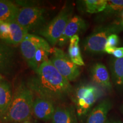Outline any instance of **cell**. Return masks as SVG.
<instances>
[{"instance_id":"1","label":"cell","mask_w":123,"mask_h":123,"mask_svg":"<svg viewBox=\"0 0 123 123\" xmlns=\"http://www.w3.org/2000/svg\"><path fill=\"white\" fill-rule=\"evenodd\" d=\"M35 74L26 85L38 96L55 103L63 100L73 93L70 81L59 73L50 59L43 63Z\"/></svg>"},{"instance_id":"2","label":"cell","mask_w":123,"mask_h":123,"mask_svg":"<svg viewBox=\"0 0 123 123\" xmlns=\"http://www.w3.org/2000/svg\"><path fill=\"white\" fill-rule=\"evenodd\" d=\"M34 93L22 82L15 91L11 104L1 122L21 123L33 115Z\"/></svg>"},{"instance_id":"3","label":"cell","mask_w":123,"mask_h":123,"mask_svg":"<svg viewBox=\"0 0 123 123\" xmlns=\"http://www.w3.org/2000/svg\"><path fill=\"white\" fill-rule=\"evenodd\" d=\"M122 31L123 24L121 21H116L97 27L86 38L83 43L84 51L91 54L104 53L109 37L112 34H117Z\"/></svg>"},{"instance_id":"4","label":"cell","mask_w":123,"mask_h":123,"mask_svg":"<svg viewBox=\"0 0 123 123\" xmlns=\"http://www.w3.org/2000/svg\"><path fill=\"white\" fill-rule=\"evenodd\" d=\"M71 7L65 6L50 22L39 29L38 34L51 46L58 43L67 23L72 17Z\"/></svg>"},{"instance_id":"5","label":"cell","mask_w":123,"mask_h":123,"mask_svg":"<svg viewBox=\"0 0 123 123\" xmlns=\"http://www.w3.org/2000/svg\"><path fill=\"white\" fill-rule=\"evenodd\" d=\"M103 95V91L98 86L84 84L78 87L74 96L78 116L79 117L85 116Z\"/></svg>"},{"instance_id":"6","label":"cell","mask_w":123,"mask_h":123,"mask_svg":"<svg viewBox=\"0 0 123 123\" xmlns=\"http://www.w3.org/2000/svg\"><path fill=\"white\" fill-rule=\"evenodd\" d=\"M39 48H43L50 53L53 52L51 45L45 39L37 35L28 33L20 44V50L27 65L34 71L38 70L35 62V56Z\"/></svg>"},{"instance_id":"7","label":"cell","mask_w":123,"mask_h":123,"mask_svg":"<svg viewBox=\"0 0 123 123\" xmlns=\"http://www.w3.org/2000/svg\"><path fill=\"white\" fill-rule=\"evenodd\" d=\"M45 18L44 8L25 6L19 9L15 21L29 32L41 27L45 22Z\"/></svg>"},{"instance_id":"8","label":"cell","mask_w":123,"mask_h":123,"mask_svg":"<svg viewBox=\"0 0 123 123\" xmlns=\"http://www.w3.org/2000/svg\"><path fill=\"white\" fill-rule=\"evenodd\" d=\"M53 53V56L50 60L59 73L70 81L76 80L80 74L78 66L74 63L61 49L55 47Z\"/></svg>"},{"instance_id":"9","label":"cell","mask_w":123,"mask_h":123,"mask_svg":"<svg viewBox=\"0 0 123 123\" xmlns=\"http://www.w3.org/2000/svg\"><path fill=\"white\" fill-rule=\"evenodd\" d=\"M56 107L50 100L37 96L34 100L33 114L37 119L43 121L51 120Z\"/></svg>"},{"instance_id":"10","label":"cell","mask_w":123,"mask_h":123,"mask_svg":"<svg viewBox=\"0 0 123 123\" xmlns=\"http://www.w3.org/2000/svg\"><path fill=\"white\" fill-rule=\"evenodd\" d=\"M87 26L85 20L79 16L74 15L69 20L63 33L58 42L59 46H63L68 43L71 38L74 35L81 33Z\"/></svg>"},{"instance_id":"11","label":"cell","mask_w":123,"mask_h":123,"mask_svg":"<svg viewBox=\"0 0 123 123\" xmlns=\"http://www.w3.org/2000/svg\"><path fill=\"white\" fill-rule=\"evenodd\" d=\"M15 64V54L10 45L0 40V74L9 75Z\"/></svg>"},{"instance_id":"12","label":"cell","mask_w":123,"mask_h":123,"mask_svg":"<svg viewBox=\"0 0 123 123\" xmlns=\"http://www.w3.org/2000/svg\"><path fill=\"white\" fill-rule=\"evenodd\" d=\"M91 78L96 86L109 91L112 90L110 74L103 64L98 63L93 65L91 69Z\"/></svg>"},{"instance_id":"13","label":"cell","mask_w":123,"mask_h":123,"mask_svg":"<svg viewBox=\"0 0 123 123\" xmlns=\"http://www.w3.org/2000/svg\"><path fill=\"white\" fill-rule=\"evenodd\" d=\"M112 104L109 99L101 100L89 113L86 123H105Z\"/></svg>"},{"instance_id":"14","label":"cell","mask_w":123,"mask_h":123,"mask_svg":"<svg viewBox=\"0 0 123 123\" xmlns=\"http://www.w3.org/2000/svg\"><path fill=\"white\" fill-rule=\"evenodd\" d=\"M51 121V123H78L75 108L73 105L57 106Z\"/></svg>"},{"instance_id":"15","label":"cell","mask_w":123,"mask_h":123,"mask_svg":"<svg viewBox=\"0 0 123 123\" xmlns=\"http://www.w3.org/2000/svg\"><path fill=\"white\" fill-rule=\"evenodd\" d=\"M13 96L10 84L5 80L0 83V122L6 114Z\"/></svg>"},{"instance_id":"16","label":"cell","mask_w":123,"mask_h":123,"mask_svg":"<svg viewBox=\"0 0 123 123\" xmlns=\"http://www.w3.org/2000/svg\"><path fill=\"white\" fill-rule=\"evenodd\" d=\"M19 9L12 1L0 0V21L10 22L15 20Z\"/></svg>"},{"instance_id":"17","label":"cell","mask_w":123,"mask_h":123,"mask_svg":"<svg viewBox=\"0 0 123 123\" xmlns=\"http://www.w3.org/2000/svg\"><path fill=\"white\" fill-rule=\"evenodd\" d=\"M10 39L9 45L17 46L20 45L23 39L29 32L18 24L15 20L9 22Z\"/></svg>"},{"instance_id":"18","label":"cell","mask_w":123,"mask_h":123,"mask_svg":"<svg viewBox=\"0 0 123 123\" xmlns=\"http://www.w3.org/2000/svg\"><path fill=\"white\" fill-rule=\"evenodd\" d=\"M79 37L78 35L73 36L69 41L68 55L74 63L78 66L84 65L79 47Z\"/></svg>"},{"instance_id":"19","label":"cell","mask_w":123,"mask_h":123,"mask_svg":"<svg viewBox=\"0 0 123 123\" xmlns=\"http://www.w3.org/2000/svg\"><path fill=\"white\" fill-rule=\"evenodd\" d=\"M112 81L118 88L123 87V58H113L111 62Z\"/></svg>"},{"instance_id":"20","label":"cell","mask_w":123,"mask_h":123,"mask_svg":"<svg viewBox=\"0 0 123 123\" xmlns=\"http://www.w3.org/2000/svg\"><path fill=\"white\" fill-rule=\"evenodd\" d=\"M87 13H98L104 12L107 4V0H85L83 1Z\"/></svg>"},{"instance_id":"21","label":"cell","mask_w":123,"mask_h":123,"mask_svg":"<svg viewBox=\"0 0 123 123\" xmlns=\"http://www.w3.org/2000/svg\"><path fill=\"white\" fill-rule=\"evenodd\" d=\"M104 14L106 15L121 14L123 12V0H109Z\"/></svg>"},{"instance_id":"22","label":"cell","mask_w":123,"mask_h":123,"mask_svg":"<svg viewBox=\"0 0 123 123\" xmlns=\"http://www.w3.org/2000/svg\"><path fill=\"white\" fill-rule=\"evenodd\" d=\"M10 39L9 22L0 21V40L9 44Z\"/></svg>"},{"instance_id":"23","label":"cell","mask_w":123,"mask_h":123,"mask_svg":"<svg viewBox=\"0 0 123 123\" xmlns=\"http://www.w3.org/2000/svg\"><path fill=\"white\" fill-rule=\"evenodd\" d=\"M50 51L43 48H39L37 51L35 56V62L38 68L44 62L49 61V55Z\"/></svg>"},{"instance_id":"24","label":"cell","mask_w":123,"mask_h":123,"mask_svg":"<svg viewBox=\"0 0 123 123\" xmlns=\"http://www.w3.org/2000/svg\"><path fill=\"white\" fill-rule=\"evenodd\" d=\"M104 53L112 55L115 58H123V47L105 48Z\"/></svg>"},{"instance_id":"25","label":"cell","mask_w":123,"mask_h":123,"mask_svg":"<svg viewBox=\"0 0 123 123\" xmlns=\"http://www.w3.org/2000/svg\"><path fill=\"white\" fill-rule=\"evenodd\" d=\"M118 44H119V37L117 34H112L110 35L108 38L105 48L116 47V46Z\"/></svg>"},{"instance_id":"26","label":"cell","mask_w":123,"mask_h":123,"mask_svg":"<svg viewBox=\"0 0 123 123\" xmlns=\"http://www.w3.org/2000/svg\"><path fill=\"white\" fill-rule=\"evenodd\" d=\"M21 123H35V122L34 120L33 119V118L32 117V116H31V117H30V118L25 120L22 121V122Z\"/></svg>"},{"instance_id":"27","label":"cell","mask_w":123,"mask_h":123,"mask_svg":"<svg viewBox=\"0 0 123 123\" xmlns=\"http://www.w3.org/2000/svg\"><path fill=\"white\" fill-rule=\"evenodd\" d=\"M105 123H123L119 120H111V121H107V122Z\"/></svg>"},{"instance_id":"28","label":"cell","mask_w":123,"mask_h":123,"mask_svg":"<svg viewBox=\"0 0 123 123\" xmlns=\"http://www.w3.org/2000/svg\"><path fill=\"white\" fill-rule=\"evenodd\" d=\"M3 80H4V77H3L2 74H0V83L2 82Z\"/></svg>"},{"instance_id":"29","label":"cell","mask_w":123,"mask_h":123,"mask_svg":"<svg viewBox=\"0 0 123 123\" xmlns=\"http://www.w3.org/2000/svg\"><path fill=\"white\" fill-rule=\"evenodd\" d=\"M121 15V17H122V20H121V22H122V23L123 24V12Z\"/></svg>"},{"instance_id":"30","label":"cell","mask_w":123,"mask_h":123,"mask_svg":"<svg viewBox=\"0 0 123 123\" xmlns=\"http://www.w3.org/2000/svg\"><path fill=\"white\" fill-rule=\"evenodd\" d=\"M122 108H123V107H122Z\"/></svg>"}]
</instances>
